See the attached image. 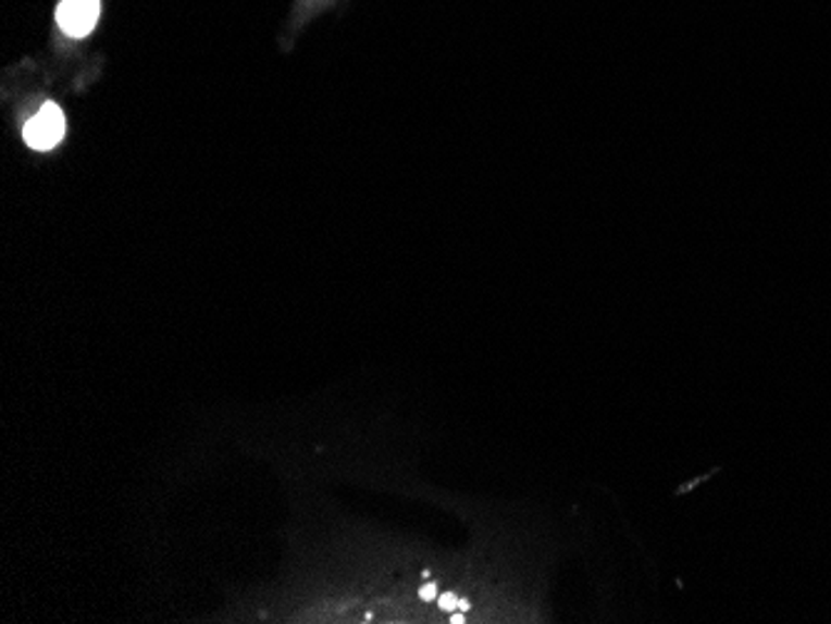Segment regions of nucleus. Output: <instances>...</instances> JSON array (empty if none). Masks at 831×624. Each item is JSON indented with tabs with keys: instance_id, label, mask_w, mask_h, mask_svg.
Listing matches in <instances>:
<instances>
[{
	"instance_id": "f257e3e1",
	"label": "nucleus",
	"mask_w": 831,
	"mask_h": 624,
	"mask_svg": "<svg viewBox=\"0 0 831 624\" xmlns=\"http://www.w3.org/2000/svg\"><path fill=\"white\" fill-rule=\"evenodd\" d=\"M65 135V117L63 110H60L55 102H46L40 108L36 117L28 120V125L23 129L25 142H28L33 150H53V147L63 140Z\"/></svg>"
},
{
	"instance_id": "f03ea898",
	"label": "nucleus",
	"mask_w": 831,
	"mask_h": 624,
	"mask_svg": "<svg viewBox=\"0 0 831 624\" xmlns=\"http://www.w3.org/2000/svg\"><path fill=\"white\" fill-rule=\"evenodd\" d=\"M100 18V0H63L58 5V25L65 36H90Z\"/></svg>"
},
{
	"instance_id": "7ed1b4c3",
	"label": "nucleus",
	"mask_w": 831,
	"mask_h": 624,
	"mask_svg": "<svg viewBox=\"0 0 831 624\" xmlns=\"http://www.w3.org/2000/svg\"><path fill=\"white\" fill-rule=\"evenodd\" d=\"M419 595H421V600H436L438 589H436V585H423Z\"/></svg>"
}]
</instances>
